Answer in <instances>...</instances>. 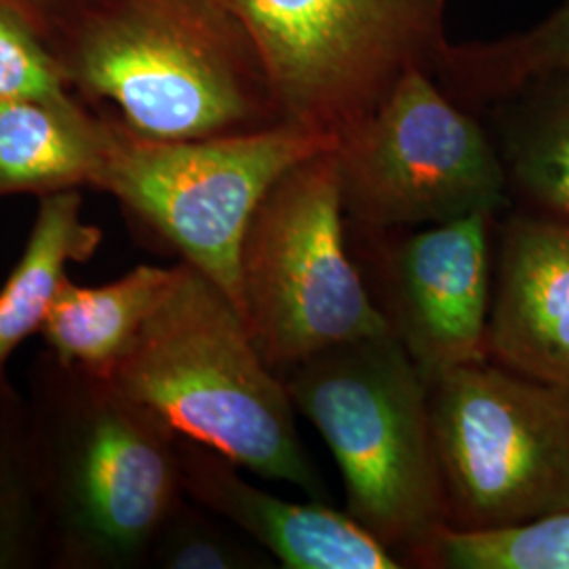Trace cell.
Listing matches in <instances>:
<instances>
[{
  "label": "cell",
  "mask_w": 569,
  "mask_h": 569,
  "mask_svg": "<svg viewBox=\"0 0 569 569\" xmlns=\"http://www.w3.org/2000/svg\"><path fill=\"white\" fill-rule=\"evenodd\" d=\"M108 387L178 437L326 502L284 378L266 363L232 298L194 266L176 264Z\"/></svg>",
  "instance_id": "7a4b0ae2"
},
{
  "label": "cell",
  "mask_w": 569,
  "mask_h": 569,
  "mask_svg": "<svg viewBox=\"0 0 569 569\" xmlns=\"http://www.w3.org/2000/svg\"><path fill=\"white\" fill-rule=\"evenodd\" d=\"M103 129L84 102L0 100V197L93 188Z\"/></svg>",
  "instance_id": "4fadbf2b"
},
{
  "label": "cell",
  "mask_w": 569,
  "mask_h": 569,
  "mask_svg": "<svg viewBox=\"0 0 569 569\" xmlns=\"http://www.w3.org/2000/svg\"><path fill=\"white\" fill-rule=\"evenodd\" d=\"M287 390L342 472L346 512L403 566L427 568L449 529L430 388L392 333L287 369Z\"/></svg>",
  "instance_id": "3957f363"
},
{
  "label": "cell",
  "mask_w": 569,
  "mask_h": 569,
  "mask_svg": "<svg viewBox=\"0 0 569 569\" xmlns=\"http://www.w3.org/2000/svg\"><path fill=\"white\" fill-rule=\"evenodd\" d=\"M552 72H569V0L523 32L493 41L448 42L432 79L453 102L479 114Z\"/></svg>",
  "instance_id": "e0dca14e"
},
{
  "label": "cell",
  "mask_w": 569,
  "mask_h": 569,
  "mask_svg": "<svg viewBox=\"0 0 569 569\" xmlns=\"http://www.w3.org/2000/svg\"><path fill=\"white\" fill-rule=\"evenodd\" d=\"M0 100L82 102L70 89L60 61L32 23L0 0Z\"/></svg>",
  "instance_id": "d6986e66"
},
{
  "label": "cell",
  "mask_w": 569,
  "mask_h": 569,
  "mask_svg": "<svg viewBox=\"0 0 569 569\" xmlns=\"http://www.w3.org/2000/svg\"><path fill=\"white\" fill-rule=\"evenodd\" d=\"M493 213L406 230L350 226L376 272L369 293L428 385L488 359Z\"/></svg>",
  "instance_id": "9c48e42d"
},
{
  "label": "cell",
  "mask_w": 569,
  "mask_h": 569,
  "mask_svg": "<svg viewBox=\"0 0 569 569\" xmlns=\"http://www.w3.org/2000/svg\"><path fill=\"white\" fill-rule=\"evenodd\" d=\"M2 2L13 7L20 16L32 23V28L41 34L42 39H47L74 0H2Z\"/></svg>",
  "instance_id": "44dd1931"
},
{
  "label": "cell",
  "mask_w": 569,
  "mask_h": 569,
  "mask_svg": "<svg viewBox=\"0 0 569 569\" xmlns=\"http://www.w3.org/2000/svg\"><path fill=\"white\" fill-rule=\"evenodd\" d=\"M427 568L569 569V510L498 531L446 529Z\"/></svg>",
  "instance_id": "ac0fdd59"
},
{
  "label": "cell",
  "mask_w": 569,
  "mask_h": 569,
  "mask_svg": "<svg viewBox=\"0 0 569 569\" xmlns=\"http://www.w3.org/2000/svg\"><path fill=\"white\" fill-rule=\"evenodd\" d=\"M448 0H234L283 122L333 138L413 70L435 74Z\"/></svg>",
  "instance_id": "8992f818"
},
{
  "label": "cell",
  "mask_w": 569,
  "mask_h": 569,
  "mask_svg": "<svg viewBox=\"0 0 569 569\" xmlns=\"http://www.w3.org/2000/svg\"><path fill=\"white\" fill-rule=\"evenodd\" d=\"M488 114L510 199L569 222V72L529 81Z\"/></svg>",
  "instance_id": "5bb4252c"
},
{
  "label": "cell",
  "mask_w": 569,
  "mask_h": 569,
  "mask_svg": "<svg viewBox=\"0 0 569 569\" xmlns=\"http://www.w3.org/2000/svg\"><path fill=\"white\" fill-rule=\"evenodd\" d=\"M79 100L133 133L207 140L283 122L234 0H74L44 39Z\"/></svg>",
  "instance_id": "6da1fadb"
},
{
  "label": "cell",
  "mask_w": 569,
  "mask_h": 569,
  "mask_svg": "<svg viewBox=\"0 0 569 569\" xmlns=\"http://www.w3.org/2000/svg\"><path fill=\"white\" fill-rule=\"evenodd\" d=\"M74 467L82 531L100 547L133 552L169 523L178 507L182 465L178 435L108 385Z\"/></svg>",
  "instance_id": "30bf717a"
},
{
  "label": "cell",
  "mask_w": 569,
  "mask_h": 569,
  "mask_svg": "<svg viewBox=\"0 0 569 569\" xmlns=\"http://www.w3.org/2000/svg\"><path fill=\"white\" fill-rule=\"evenodd\" d=\"M239 312L277 371L390 333L352 258L333 150L284 171L251 216Z\"/></svg>",
  "instance_id": "277c9868"
},
{
  "label": "cell",
  "mask_w": 569,
  "mask_h": 569,
  "mask_svg": "<svg viewBox=\"0 0 569 569\" xmlns=\"http://www.w3.org/2000/svg\"><path fill=\"white\" fill-rule=\"evenodd\" d=\"M173 274L176 266H138L100 287L66 279L41 333L63 366L79 367L93 382L108 385Z\"/></svg>",
  "instance_id": "9a60e30c"
},
{
  "label": "cell",
  "mask_w": 569,
  "mask_h": 569,
  "mask_svg": "<svg viewBox=\"0 0 569 569\" xmlns=\"http://www.w3.org/2000/svg\"><path fill=\"white\" fill-rule=\"evenodd\" d=\"M182 486L289 569H399L403 563L348 512L251 486L222 453L178 437Z\"/></svg>",
  "instance_id": "7c38bea8"
},
{
  "label": "cell",
  "mask_w": 569,
  "mask_h": 569,
  "mask_svg": "<svg viewBox=\"0 0 569 569\" xmlns=\"http://www.w3.org/2000/svg\"><path fill=\"white\" fill-rule=\"evenodd\" d=\"M346 222L366 230L446 224L510 203L498 146L477 114L413 70L333 148Z\"/></svg>",
  "instance_id": "ba28073f"
},
{
  "label": "cell",
  "mask_w": 569,
  "mask_h": 569,
  "mask_svg": "<svg viewBox=\"0 0 569 569\" xmlns=\"http://www.w3.org/2000/svg\"><path fill=\"white\" fill-rule=\"evenodd\" d=\"M336 143L289 122L224 138L152 140L106 117L93 188L112 194L239 308L241 244L251 216L284 171Z\"/></svg>",
  "instance_id": "5b68a950"
},
{
  "label": "cell",
  "mask_w": 569,
  "mask_h": 569,
  "mask_svg": "<svg viewBox=\"0 0 569 569\" xmlns=\"http://www.w3.org/2000/svg\"><path fill=\"white\" fill-rule=\"evenodd\" d=\"M430 388L449 529L498 531L569 510V390L491 359Z\"/></svg>",
  "instance_id": "52a82bcc"
},
{
  "label": "cell",
  "mask_w": 569,
  "mask_h": 569,
  "mask_svg": "<svg viewBox=\"0 0 569 569\" xmlns=\"http://www.w3.org/2000/svg\"><path fill=\"white\" fill-rule=\"evenodd\" d=\"M164 529L161 561L171 569H243L266 568L270 563L264 552L237 545L222 531L204 526L203 521L182 517Z\"/></svg>",
  "instance_id": "ffe728a7"
},
{
  "label": "cell",
  "mask_w": 569,
  "mask_h": 569,
  "mask_svg": "<svg viewBox=\"0 0 569 569\" xmlns=\"http://www.w3.org/2000/svg\"><path fill=\"white\" fill-rule=\"evenodd\" d=\"M81 192L41 197L28 244L0 289V369L56 302L70 262H87L102 244V230L81 218Z\"/></svg>",
  "instance_id": "2e32d148"
},
{
  "label": "cell",
  "mask_w": 569,
  "mask_h": 569,
  "mask_svg": "<svg viewBox=\"0 0 569 569\" xmlns=\"http://www.w3.org/2000/svg\"><path fill=\"white\" fill-rule=\"evenodd\" d=\"M496 224L488 359L569 390V222L517 207Z\"/></svg>",
  "instance_id": "8fae6325"
}]
</instances>
